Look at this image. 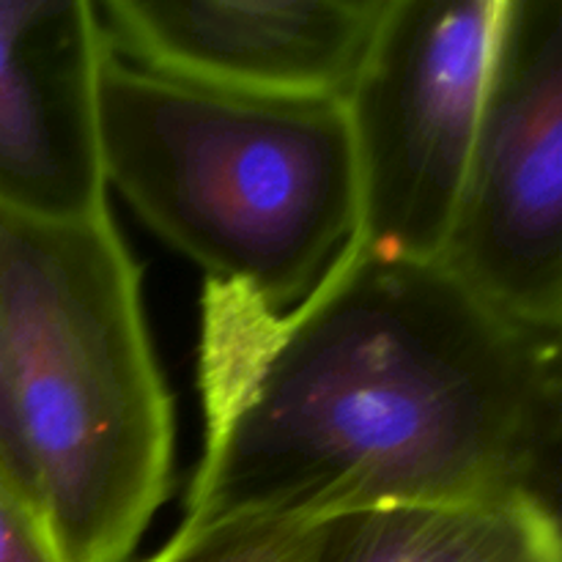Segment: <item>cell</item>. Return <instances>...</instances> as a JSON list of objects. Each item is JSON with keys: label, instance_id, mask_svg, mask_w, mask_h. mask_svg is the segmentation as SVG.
<instances>
[{"label": "cell", "instance_id": "obj_4", "mask_svg": "<svg viewBox=\"0 0 562 562\" xmlns=\"http://www.w3.org/2000/svg\"><path fill=\"white\" fill-rule=\"evenodd\" d=\"M505 0H387L346 93L360 228L355 245L437 263L486 99Z\"/></svg>", "mask_w": 562, "mask_h": 562}, {"label": "cell", "instance_id": "obj_10", "mask_svg": "<svg viewBox=\"0 0 562 562\" xmlns=\"http://www.w3.org/2000/svg\"><path fill=\"white\" fill-rule=\"evenodd\" d=\"M0 483L38 516L36 486H33L31 464H27L25 445H22L20 426H16L14 401H11L3 329H0Z\"/></svg>", "mask_w": 562, "mask_h": 562}, {"label": "cell", "instance_id": "obj_3", "mask_svg": "<svg viewBox=\"0 0 562 562\" xmlns=\"http://www.w3.org/2000/svg\"><path fill=\"white\" fill-rule=\"evenodd\" d=\"M97 110L108 192L212 283L285 311L357 241L360 179L340 99L223 91L108 49Z\"/></svg>", "mask_w": 562, "mask_h": 562}, {"label": "cell", "instance_id": "obj_9", "mask_svg": "<svg viewBox=\"0 0 562 562\" xmlns=\"http://www.w3.org/2000/svg\"><path fill=\"white\" fill-rule=\"evenodd\" d=\"M329 519L247 516L201 527H176L143 562H311Z\"/></svg>", "mask_w": 562, "mask_h": 562}, {"label": "cell", "instance_id": "obj_6", "mask_svg": "<svg viewBox=\"0 0 562 562\" xmlns=\"http://www.w3.org/2000/svg\"><path fill=\"white\" fill-rule=\"evenodd\" d=\"M387 0H104L108 49L173 80L256 97L340 99Z\"/></svg>", "mask_w": 562, "mask_h": 562}, {"label": "cell", "instance_id": "obj_11", "mask_svg": "<svg viewBox=\"0 0 562 562\" xmlns=\"http://www.w3.org/2000/svg\"><path fill=\"white\" fill-rule=\"evenodd\" d=\"M0 562H60L42 519L0 483Z\"/></svg>", "mask_w": 562, "mask_h": 562}, {"label": "cell", "instance_id": "obj_8", "mask_svg": "<svg viewBox=\"0 0 562 562\" xmlns=\"http://www.w3.org/2000/svg\"><path fill=\"white\" fill-rule=\"evenodd\" d=\"M311 562H562L558 510L536 499L335 516Z\"/></svg>", "mask_w": 562, "mask_h": 562}, {"label": "cell", "instance_id": "obj_7", "mask_svg": "<svg viewBox=\"0 0 562 562\" xmlns=\"http://www.w3.org/2000/svg\"><path fill=\"white\" fill-rule=\"evenodd\" d=\"M108 42L91 0H0V209L86 220L104 212L99 77Z\"/></svg>", "mask_w": 562, "mask_h": 562}, {"label": "cell", "instance_id": "obj_5", "mask_svg": "<svg viewBox=\"0 0 562 562\" xmlns=\"http://www.w3.org/2000/svg\"><path fill=\"white\" fill-rule=\"evenodd\" d=\"M538 329L562 324V0H505L475 146L439 256Z\"/></svg>", "mask_w": 562, "mask_h": 562}, {"label": "cell", "instance_id": "obj_1", "mask_svg": "<svg viewBox=\"0 0 562 562\" xmlns=\"http://www.w3.org/2000/svg\"><path fill=\"white\" fill-rule=\"evenodd\" d=\"M198 390L184 527L519 497L558 510L560 329L439 263L351 245L285 311L206 280Z\"/></svg>", "mask_w": 562, "mask_h": 562}, {"label": "cell", "instance_id": "obj_2", "mask_svg": "<svg viewBox=\"0 0 562 562\" xmlns=\"http://www.w3.org/2000/svg\"><path fill=\"white\" fill-rule=\"evenodd\" d=\"M0 329L55 554L126 562L170 492L176 417L110 209L66 223L0 209Z\"/></svg>", "mask_w": 562, "mask_h": 562}]
</instances>
